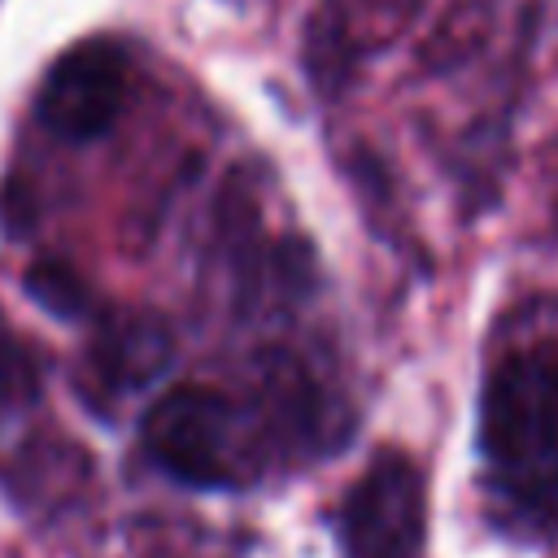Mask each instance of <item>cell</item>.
I'll return each instance as SVG.
<instances>
[{"instance_id":"6da1fadb","label":"cell","mask_w":558,"mask_h":558,"mask_svg":"<svg viewBox=\"0 0 558 558\" xmlns=\"http://www.w3.org/2000/svg\"><path fill=\"white\" fill-rule=\"evenodd\" d=\"M480 449L501 471L558 462V344L506 353L480 392Z\"/></svg>"},{"instance_id":"7a4b0ae2","label":"cell","mask_w":558,"mask_h":558,"mask_svg":"<svg viewBox=\"0 0 558 558\" xmlns=\"http://www.w3.org/2000/svg\"><path fill=\"white\" fill-rule=\"evenodd\" d=\"M140 445L179 484H227L235 475V410L209 384H174L144 410Z\"/></svg>"},{"instance_id":"8992f818","label":"cell","mask_w":558,"mask_h":558,"mask_svg":"<svg viewBox=\"0 0 558 558\" xmlns=\"http://www.w3.org/2000/svg\"><path fill=\"white\" fill-rule=\"evenodd\" d=\"M26 292L57 318H74L87 310V283L65 262H39L26 270Z\"/></svg>"},{"instance_id":"5b68a950","label":"cell","mask_w":558,"mask_h":558,"mask_svg":"<svg viewBox=\"0 0 558 558\" xmlns=\"http://www.w3.org/2000/svg\"><path fill=\"white\" fill-rule=\"evenodd\" d=\"M174 357L170 323L153 310H118L96 327V340L87 349L92 375L109 392H135L153 384Z\"/></svg>"},{"instance_id":"52a82bcc","label":"cell","mask_w":558,"mask_h":558,"mask_svg":"<svg viewBox=\"0 0 558 558\" xmlns=\"http://www.w3.org/2000/svg\"><path fill=\"white\" fill-rule=\"evenodd\" d=\"M35 397H39V375H35L26 349L0 336V423L31 410Z\"/></svg>"},{"instance_id":"3957f363","label":"cell","mask_w":558,"mask_h":558,"mask_svg":"<svg viewBox=\"0 0 558 558\" xmlns=\"http://www.w3.org/2000/svg\"><path fill=\"white\" fill-rule=\"evenodd\" d=\"M427 523V488L423 471L384 449L344 493L340 506V541L349 558H414Z\"/></svg>"},{"instance_id":"277c9868","label":"cell","mask_w":558,"mask_h":558,"mask_svg":"<svg viewBox=\"0 0 558 558\" xmlns=\"http://www.w3.org/2000/svg\"><path fill=\"white\" fill-rule=\"evenodd\" d=\"M126 87H131L126 52L113 39H83L65 48L44 74L35 113L52 135L83 144L118 122L126 105Z\"/></svg>"}]
</instances>
